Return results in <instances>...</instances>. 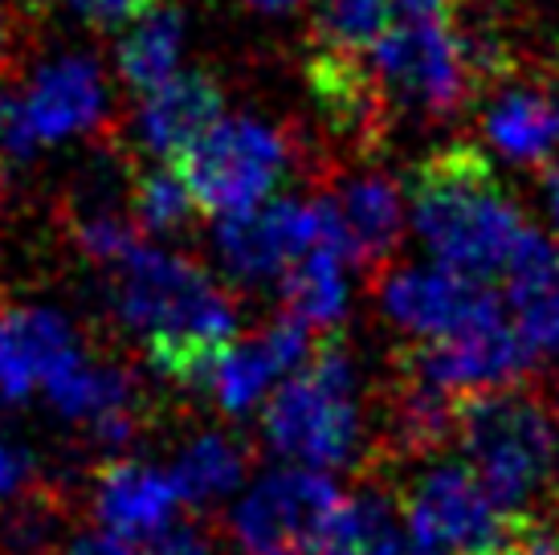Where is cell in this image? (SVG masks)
Listing matches in <instances>:
<instances>
[{
  "instance_id": "cell-15",
  "label": "cell",
  "mask_w": 559,
  "mask_h": 555,
  "mask_svg": "<svg viewBox=\"0 0 559 555\" xmlns=\"http://www.w3.org/2000/svg\"><path fill=\"white\" fill-rule=\"evenodd\" d=\"M180 507L185 498L168 470H156L140 458H110L94 474V519L115 540L152 543L180 523Z\"/></svg>"
},
{
  "instance_id": "cell-24",
  "label": "cell",
  "mask_w": 559,
  "mask_h": 555,
  "mask_svg": "<svg viewBox=\"0 0 559 555\" xmlns=\"http://www.w3.org/2000/svg\"><path fill=\"white\" fill-rule=\"evenodd\" d=\"M502 286H507V303L514 310L535 303L551 286H559V241H551L547 233L527 225L523 237H519V246H514L511 262H507Z\"/></svg>"
},
{
  "instance_id": "cell-9",
  "label": "cell",
  "mask_w": 559,
  "mask_h": 555,
  "mask_svg": "<svg viewBox=\"0 0 559 555\" xmlns=\"http://www.w3.org/2000/svg\"><path fill=\"white\" fill-rule=\"evenodd\" d=\"M314 249H331L347 262V237L331 197L314 201H270L246 216L217 225V253L225 270L241 282L286 278ZM352 265V262H347Z\"/></svg>"
},
{
  "instance_id": "cell-12",
  "label": "cell",
  "mask_w": 559,
  "mask_h": 555,
  "mask_svg": "<svg viewBox=\"0 0 559 555\" xmlns=\"http://www.w3.org/2000/svg\"><path fill=\"white\" fill-rule=\"evenodd\" d=\"M380 307L392 323L417 335V340H445L469 327L502 319V298L481 282H469L450 270H420V265H396L376 278Z\"/></svg>"
},
{
  "instance_id": "cell-13",
  "label": "cell",
  "mask_w": 559,
  "mask_h": 555,
  "mask_svg": "<svg viewBox=\"0 0 559 555\" xmlns=\"http://www.w3.org/2000/svg\"><path fill=\"white\" fill-rule=\"evenodd\" d=\"M16 91H21V107H25L33 139L41 147L91 135L103 127L110 110V86L103 66L79 49L33 66V74Z\"/></svg>"
},
{
  "instance_id": "cell-10",
  "label": "cell",
  "mask_w": 559,
  "mask_h": 555,
  "mask_svg": "<svg viewBox=\"0 0 559 555\" xmlns=\"http://www.w3.org/2000/svg\"><path fill=\"white\" fill-rule=\"evenodd\" d=\"M535 364V347L511 323H481L445 340H417L396 352V376L445 392L453 401L523 385Z\"/></svg>"
},
{
  "instance_id": "cell-22",
  "label": "cell",
  "mask_w": 559,
  "mask_h": 555,
  "mask_svg": "<svg viewBox=\"0 0 559 555\" xmlns=\"http://www.w3.org/2000/svg\"><path fill=\"white\" fill-rule=\"evenodd\" d=\"M127 209H131L135 229L152 233V237H171V233H180L192 216L201 213L192 188L180 176V168H164V164L140 172L131 180V188H127Z\"/></svg>"
},
{
  "instance_id": "cell-21",
  "label": "cell",
  "mask_w": 559,
  "mask_h": 555,
  "mask_svg": "<svg viewBox=\"0 0 559 555\" xmlns=\"http://www.w3.org/2000/svg\"><path fill=\"white\" fill-rule=\"evenodd\" d=\"M343 258L331 249H314L298 265L286 270L282 278V298H286V315H295L298 323L311 331H335L347 315V274H343Z\"/></svg>"
},
{
  "instance_id": "cell-6",
  "label": "cell",
  "mask_w": 559,
  "mask_h": 555,
  "mask_svg": "<svg viewBox=\"0 0 559 555\" xmlns=\"http://www.w3.org/2000/svg\"><path fill=\"white\" fill-rule=\"evenodd\" d=\"M396 503L420 555H507L527 523L498 507L466 462H433Z\"/></svg>"
},
{
  "instance_id": "cell-18",
  "label": "cell",
  "mask_w": 559,
  "mask_h": 555,
  "mask_svg": "<svg viewBox=\"0 0 559 555\" xmlns=\"http://www.w3.org/2000/svg\"><path fill=\"white\" fill-rule=\"evenodd\" d=\"M180 58H185V16L164 0H152L115 46L119 78L140 94L156 91L180 74Z\"/></svg>"
},
{
  "instance_id": "cell-20",
  "label": "cell",
  "mask_w": 559,
  "mask_h": 555,
  "mask_svg": "<svg viewBox=\"0 0 559 555\" xmlns=\"http://www.w3.org/2000/svg\"><path fill=\"white\" fill-rule=\"evenodd\" d=\"M246 465H249L246 446H241L237 437L204 429V433H197L192 441L180 446L168 474L185 503L204 507V503L229 498V494L241 486V479H246Z\"/></svg>"
},
{
  "instance_id": "cell-31",
  "label": "cell",
  "mask_w": 559,
  "mask_h": 555,
  "mask_svg": "<svg viewBox=\"0 0 559 555\" xmlns=\"http://www.w3.org/2000/svg\"><path fill=\"white\" fill-rule=\"evenodd\" d=\"M66 555H143V552L135 543L107 535V531H91V535H79V540L70 543Z\"/></svg>"
},
{
  "instance_id": "cell-7",
  "label": "cell",
  "mask_w": 559,
  "mask_h": 555,
  "mask_svg": "<svg viewBox=\"0 0 559 555\" xmlns=\"http://www.w3.org/2000/svg\"><path fill=\"white\" fill-rule=\"evenodd\" d=\"M343 498L347 494L319 470H270L237 498L229 535L241 555H323Z\"/></svg>"
},
{
  "instance_id": "cell-23",
  "label": "cell",
  "mask_w": 559,
  "mask_h": 555,
  "mask_svg": "<svg viewBox=\"0 0 559 555\" xmlns=\"http://www.w3.org/2000/svg\"><path fill=\"white\" fill-rule=\"evenodd\" d=\"M392 0H319L314 42L326 54H368L392 29Z\"/></svg>"
},
{
  "instance_id": "cell-28",
  "label": "cell",
  "mask_w": 559,
  "mask_h": 555,
  "mask_svg": "<svg viewBox=\"0 0 559 555\" xmlns=\"http://www.w3.org/2000/svg\"><path fill=\"white\" fill-rule=\"evenodd\" d=\"M507 555H559V515L527 519Z\"/></svg>"
},
{
  "instance_id": "cell-27",
  "label": "cell",
  "mask_w": 559,
  "mask_h": 555,
  "mask_svg": "<svg viewBox=\"0 0 559 555\" xmlns=\"http://www.w3.org/2000/svg\"><path fill=\"white\" fill-rule=\"evenodd\" d=\"M152 0H66V9L94 29H127Z\"/></svg>"
},
{
  "instance_id": "cell-11",
  "label": "cell",
  "mask_w": 559,
  "mask_h": 555,
  "mask_svg": "<svg viewBox=\"0 0 559 555\" xmlns=\"http://www.w3.org/2000/svg\"><path fill=\"white\" fill-rule=\"evenodd\" d=\"M311 355L314 331L282 310L265 331L249 335V340H234L217 355H209V364L201 371V388L217 401L221 413L246 416L253 409H265V401L278 392L274 385L282 376L290 380L295 371L307 368Z\"/></svg>"
},
{
  "instance_id": "cell-32",
  "label": "cell",
  "mask_w": 559,
  "mask_h": 555,
  "mask_svg": "<svg viewBox=\"0 0 559 555\" xmlns=\"http://www.w3.org/2000/svg\"><path fill=\"white\" fill-rule=\"evenodd\" d=\"M404 21H450L457 0H392Z\"/></svg>"
},
{
  "instance_id": "cell-17",
  "label": "cell",
  "mask_w": 559,
  "mask_h": 555,
  "mask_svg": "<svg viewBox=\"0 0 559 555\" xmlns=\"http://www.w3.org/2000/svg\"><path fill=\"white\" fill-rule=\"evenodd\" d=\"M331 204L347 237V262L368 270L376 282L404 237V197L396 180L384 172H359L343 180Z\"/></svg>"
},
{
  "instance_id": "cell-19",
  "label": "cell",
  "mask_w": 559,
  "mask_h": 555,
  "mask_svg": "<svg viewBox=\"0 0 559 555\" xmlns=\"http://www.w3.org/2000/svg\"><path fill=\"white\" fill-rule=\"evenodd\" d=\"M486 135L514 164H547L559 147L556 98L539 86H511L486 110Z\"/></svg>"
},
{
  "instance_id": "cell-8",
  "label": "cell",
  "mask_w": 559,
  "mask_h": 555,
  "mask_svg": "<svg viewBox=\"0 0 559 555\" xmlns=\"http://www.w3.org/2000/svg\"><path fill=\"white\" fill-rule=\"evenodd\" d=\"M368 70L384 103L413 107L429 119H450L466 107L469 91L478 86L466 62L462 37L450 21H401L372 49Z\"/></svg>"
},
{
  "instance_id": "cell-1",
  "label": "cell",
  "mask_w": 559,
  "mask_h": 555,
  "mask_svg": "<svg viewBox=\"0 0 559 555\" xmlns=\"http://www.w3.org/2000/svg\"><path fill=\"white\" fill-rule=\"evenodd\" d=\"M110 307L176 388H201L209 355L229 347L241 323L229 291L201 262L152 241L110 265Z\"/></svg>"
},
{
  "instance_id": "cell-34",
  "label": "cell",
  "mask_w": 559,
  "mask_h": 555,
  "mask_svg": "<svg viewBox=\"0 0 559 555\" xmlns=\"http://www.w3.org/2000/svg\"><path fill=\"white\" fill-rule=\"evenodd\" d=\"M544 192H547V209H551V221L559 229V164L544 176Z\"/></svg>"
},
{
  "instance_id": "cell-5",
  "label": "cell",
  "mask_w": 559,
  "mask_h": 555,
  "mask_svg": "<svg viewBox=\"0 0 559 555\" xmlns=\"http://www.w3.org/2000/svg\"><path fill=\"white\" fill-rule=\"evenodd\" d=\"M176 168L201 213L229 221L270 204L274 188L295 168V143L258 115H221Z\"/></svg>"
},
{
  "instance_id": "cell-2",
  "label": "cell",
  "mask_w": 559,
  "mask_h": 555,
  "mask_svg": "<svg viewBox=\"0 0 559 555\" xmlns=\"http://www.w3.org/2000/svg\"><path fill=\"white\" fill-rule=\"evenodd\" d=\"M408 209L437 265L481 286L507 274L527 229L490 160L469 143H450L420 160L408 176Z\"/></svg>"
},
{
  "instance_id": "cell-3",
  "label": "cell",
  "mask_w": 559,
  "mask_h": 555,
  "mask_svg": "<svg viewBox=\"0 0 559 555\" xmlns=\"http://www.w3.org/2000/svg\"><path fill=\"white\" fill-rule=\"evenodd\" d=\"M462 462L474 470L481 491L514 519L556 515L559 470V409L547 388L511 385L498 392H478L457 401Z\"/></svg>"
},
{
  "instance_id": "cell-26",
  "label": "cell",
  "mask_w": 559,
  "mask_h": 555,
  "mask_svg": "<svg viewBox=\"0 0 559 555\" xmlns=\"http://www.w3.org/2000/svg\"><path fill=\"white\" fill-rule=\"evenodd\" d=\"M4 535H9L13 552H37V547H46L49 535H53V510L41 507V503H21L13 510L9 527H4Z\"/></svg>"
},
{
  "instance_id": "cell-36",
  "label": "cell",
  "mask_w": 559,
  "mask_h": 555,
  "mask_svg": "<svg viewBox=\"0 0 559 555\" xmlns=\"http://www.w3.org/2000/svg\"><path fill=\"white\" fill-rule=\"evenodd\" d=\"M556 127H559V98H556Z\"/></svg>"
},
{
  "instance_id": "cell-30",
  "label": "cell",
  "mask_w": 559,
  "mask_h": 555,
  "mask_svg": "<svg viewBox=\"0 0 559 555\" xmlns=\"http://www.w3.org/2000/svg\"><path fill=\"white\" fill-rule=\"evenodd\" d=\"M33 458L13 441H0V503H9L16 494L29 491Z\"/></svg>"
},
{
  "instance_id": "cell-16",
  "label": "cell",
  "mask_w": 559,
  "mask_h": 555,
  "mask_svg": "<svg viewBox=\"0 0 559 555\" xmlns=\"http://www.w3.org/2000/svg\"><path fill=\"white\" fill-rule=\"evenodd\" d=\"M221 86L217 78L201 70H180V74L147 91L135 107V143L152 160H180V155L221 119Z\"/></svg>"
},
{
  "instance_id": "cell-4",
  "label": "cell",
  "mask_w": 559,
  "mask_h": 555,
  "mask_svg": "<svg viewBox=\"0 0 559 555\" xmlns=\"http://www.w3.org/2000/svg\"><path fill=\"white\" fill-rule=\"evenodd\" d=\"M265 441L302 470H340L352 465L359 449L356 364L340 340H323L311 364L265 401Z\"/></svg>"
},
{
  "instance_id": "cell-35",
  "label": "cell",
  "mask_w": 559,
  "mask_h": 555,
  "mask_svg": "<svg viewBox=\"0 0 559 555\" xmlns=\"http://www.w3.org/2000/svg\"><path fill=\"white\" fill-rule=\"evenodd\" d=\"M246 4L262 9V13H290V9H298L302 0H246Z\"/></svg>"
},
{
  "instance_id": "cell-25",
  "label": "cell",
  "mask_w": 559,
  "mask_h": 555,
  "mask_svg": "<svg viewBox=\"0 0 559 555\" xmlns=\"http://www.w3.org/2000/svg\"><path fill=\"white\" fill-rule=\"evenodd\" d=\"M519 331L535 352H559V286L519 307Z\"/></svg>"
},
{
  "instance_id": "cell-33",
  "label": "cell",
  "mask_w": 559,
  "mask_h": 555,
  "mask_svg": "<svg viewBox=\"0 0 559 555\" xmlns=\"http://www.w3.org/2000/svg\"><path fill=\"white\" fill-rule=\"evenodd\" d=\"M13 42H16V21H13V13L0 4V62L13 54Z\"/></svg>"
},
{
  "instance_id": "cell-29",
  "label": "cell",
  "mask_w": 559,
  "mask_h": 555,
  "mask_svg": "<svg viewBox=\"0 0 559 555\" xmlns=\"http://www.w3.org/2000/svg\"><path fill=\"white\" fill-rule=\"evenodd\" d=\"M143 555H213V543L204 540L201 527L176 523L152 543H143Z\"/></svg>"
},
{
  "instance_id": "cell-14",
  "label": "cell",
  "mask_w": 559,
  "mask_h": 555,
  "mask_svg": "<svg viewBox=\"0 0 559 555\" xmlns=\"http://www.w3.org/2000/svg\"><path fill=\"white\" fill-rule=\"evenodd\" d=\"M74 323L49 307L0 310V397L29 401L82 359Z\"/></svg>"
}]
</instances>
